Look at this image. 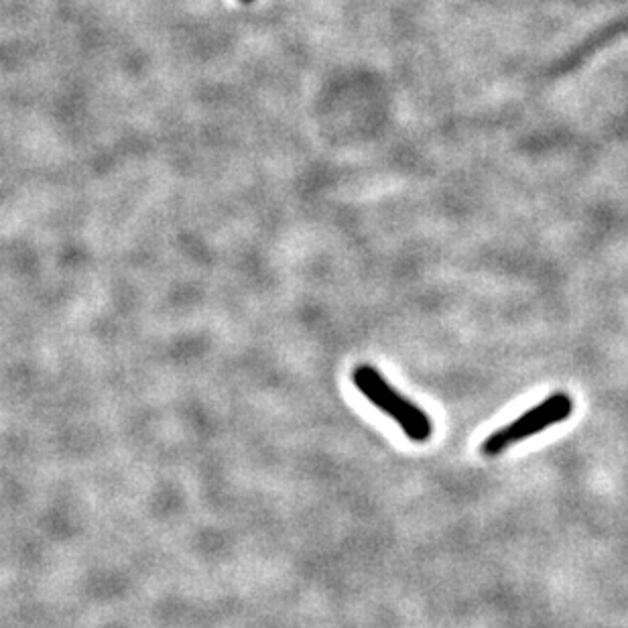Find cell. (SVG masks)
<instances>
[{
  "mask_svg": "<svg viewBox=\"0 0 628 628\" xmlns=\"http://www.w3.org/2000/svg\"><path fill=\"white\" fill-rule=\"evenodd\" d=\"M574 411V401L567 397L566 393H555L552 397L545 398L527 414L517 417L513 423L505 428L494 431L482 444V454L484 456H498L503 454L506 447L513 444H519L522 440H529L531 435L541 433L555 423H562Z\"/></svg>",
  "mask_w": 628,
  "mask_h": 628,
  "instance_id": "2",
  "label": "cell"
},
{
  "mask_svg": "<svg viewBox=\"0 0 628 628\" xmlns=\"http://www.w3.org/2000/svg\"><path fill=\"white\" fill-rule=\"evenodd\" d=\"M243 2H250V0H243Z\"/></svg>",
  "mask_w": 628,
  "mask_h": 628,
  "instance_id": "3",
  "label": "cell"
},
{
  "mask_svg": "<svg viewBox=\"0 0 628 628\" xmlns=\"http://www.w3.org/2000/svg\"><path fill=\"white\" fill-rule=\"evenodd\" d=\"M353 383L377 409L389 415L411 442L423 444L430 440L433 431L430 415L421 411L409 398L398 395L377 368L370 365L354 368Z\"/></svg>",
  "mask_w": 628,
  "mask_h": 628,
  "instance_id": "1",
  "label": "cell"
}]
</instances>
